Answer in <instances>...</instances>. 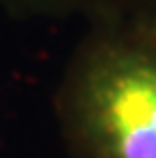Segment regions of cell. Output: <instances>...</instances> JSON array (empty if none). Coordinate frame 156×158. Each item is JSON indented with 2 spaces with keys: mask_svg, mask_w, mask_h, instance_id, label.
Here are the masks:
<instances>
[{
  "mask_svg": "<svg viewBox=\"0 0 156 158\" xmlns=\"http://www.w3.org/2000/svg\"><path fill=\"white\" fill-rule=\"evenodd\" d=\"M73 158H156V23L107 21L56 100Z\"/></svg>",
  "mask_w": 156,
  "mask_h": 158,
  "instance_id": "6da1fadb",
  "label": "cell"
},
{
  "mask_svg": "<svg viewBox=\"0 0 156 158\" xmlns=\"http://www.w3.org/2000/svg\"><path fill=\"white\" fill-rule=\"evenodd\" d=\"M145 2H147V4H149V6H152V8H154V10H156V0H145Z\"/></svg>",
  "mask_w": 156,
  "mask_h": 158,
  "instance_id": "7a4b0ae2",
  "label": "cell"
}]
</instances>
